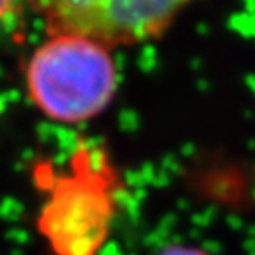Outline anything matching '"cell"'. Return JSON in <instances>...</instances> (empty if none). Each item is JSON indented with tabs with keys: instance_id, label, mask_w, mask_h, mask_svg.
Returning <instances> with one entry per match:
<instances>
[{
	"instance_id": "5b68a950",
	"label": "cell",
	"mask_w": 255,
	"mask_h": 255,
	"mask_svg": "<svg viewBox=\"0 0 255 255\" xmlns=\"http://www.w3.org/2000/svg\"><path fill=\"white\" fill-rule=\"evenodd\" d=\"M12 5H14V0H0V23L11 14Z\"/></svg>"
},
{
	"instance_id": "7a4b0ae2",
	"label": "cell",
	"mask_w": 255,
	"mask_h": 255,
	"mask_svg": "<svg viewBox=\"0 0 255 255\" xmlns=\"http://www.w3.org/2000/svg\"><path fill=\"white\" fill-rule=\"evenodd\" d=\"M107 170L103 156L84 147L53 179L37 225L55 255H96L103 247L116 209Z\"/></svg>"
},
{
	"instance_id": "3957f363",
	"label": "cell",
	"mask_w": 255,
	"mask_h": 255,
	"mask_svg": "<svg viewBox=\"0 0 255 255\" xmlns=\"http://www.w3.org/2000/svg\"><path fill=\"white\" fill-rule=\"evenodd\" d=\"M50 34H75L108 48L156 39L191 0H27Z\"/></svg>"
},
{
	"instance_id": "6da1fadb",
	"label": "cell",
	"mask_w": 255,
	"mask_h": 255,
	"mask_svg": "<svg viewBox=\"0 0 255 255\" xmlns=\"http://www.w3.org/2000/svg\"><path fill=\"white\" fill-rule=\"evenodd\" d=\"M119 73L112 48L75 34H50L25 69L28 100L48 119L78 124L114 100Z\"/></svg>"
},
{
	"instance_id": "277c9868",
	"label": "cell",
	"mask_w": 255,
	"mask_h": 255,
	"mask_svg": "<svg viewBox=\"0 0 255 255\" xmlns=\"http://www.w3.org/2000/svg\"><path fill=\"white\" fill-rule=\"evenodd\" d=\"M159 255H209L207 252L200 250L197 247H188V245H172L167 247Z\"/></svg>"
}]
</instances>
